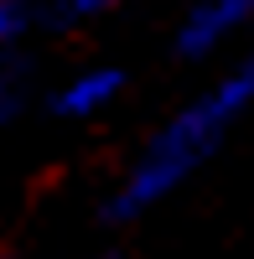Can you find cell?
I'll list each match as a JSON object with an SVG mask.
<instances>
[{"instance_id":"cell-5","label":"cell","mask_w":254,"mask_h":259,"mask_svg":"<svg viewBox=\"0 0 254 259\" xmlns=\"http://www.w3.org/2000/svg\"><path fill=\"white\" fill-rule=\"evenodd\" d=\"M130 0H57L52 6V21L57 26H94V21H104V16H114V11H124Z\"/></svg>"},{"instance_id":"cell-7","label":"cell","mask_w":254,"mask_h":259,"mask_svg":"<svg viewBox=\"0 0 254 259\" xmlns=\"http://www.w3.org/2000/svg\"><path fill=\"white\" fill-rule=\"evenodd\" d=\"M99 259H124V254H99Z\"/></svg>"},{"instance_id":"cell-1","label":"cell","mask_w":254,"mask_h":259,"mask_svg":"<svg viewBox=\"0 0 254 259\" xmlns=\"http://www.w3.org/2000/svg\"><path fill=\"white\" fill-rule=\"evenodd\" d=\"M249 109H254V57H239L151 130V140L135 150V161L124 166L119 187L104 202V223H135L151 207L172 202L223 150V140L239 130Z\"/></svg>"},{"instance_id":"cell-2","label":"cell","mask_w":254,"mask_h":259,"mask_svg":"<svg viewBox=\"0 0 254 259\" xmlns=\"http://www.w3.org/2000/svg\"><path fill=\"white\" fill-rule=\"evenodd\" d=\"M249 26H254V0H187L172 31V52L182 62H213Z\"/></svg>"},{"instance_id":"cell-3","label":"cell","mask_w":254,"mask_h":259,"mask_svg":"<svg viewBox=\"0 0 254 259\" xmlns=\"http://www.w3.org/2000/svg\"><path fill=\"white\" fill-rule=\"evenodd\" d=\"M124 83H130V73H124L119 62H83V68H73L47 94V109L57 119H68V124L99 119V114H109L114 104L124 99Z\"/></svg>"},{"instance_id":"cell-4","label":"cell","mask_w":254,"mask_h":259,"mask_svg":"<svg viewBox=\"0 0 254 259\" xmlns=\"http://www.w3.org/2000/svg\"><path fill=\"white\" fill-rule=\"evenodd\" d=\"M26 94H31V83H26V62H21V57H0V130L21 119V109H26Z\"/></svg>"},{"instance_id":"cell-6","label":"cell","mask_w":254,"mask_h":259,"mask_svg":"<svg viewBox=\"0 0 254 259\" xmlns=\"http://www.w3.org/2000/svg\"><path fill=\"white\" fill-rule=\"evenodd\" d=\"M31 31V6L26 0H0V57H16Z\"/></svg>"}]
</instances>
